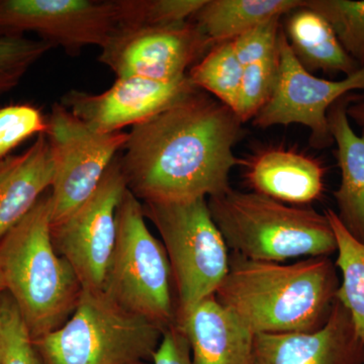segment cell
<instances>
[{
	"mask_svg": "<svg viewBox=\"0 0 364 364\" xmlns=\"http://www.w3.org/2000/svg\"><path fill=\"white\" fill-rule=\"evenodd\" d=\"M339 286L328 256L284 264L233 252L215 296L255 335L313 332L327 322Z\"/></svg>",
	"mask_w": 364,
	"mask_h": 364,
	"instance_id": "2",
	"label": "cell"
},
{
	"mask_svg": "<svg viewBox=\"0 0 364 364\" xmlns=\"http://www.w3.org/2000/svg\"><path fill=\"white\" fill-rule=\"evenodd\" d=\"M286 37L291 51L306 71L350 76L361 68L347 54L331 25L308 7L291 11Z\"/></svg>",
	"mask_w": 364,
	"mask_h": 364,
	"instance_id": "19",
	"label": "cell"
},
{
	"mask_svg": "<svg viewBox=\"0 0 364 364\" xmlns=\"http://www.w3.org/2000/svg\"><path fill=\"white\" fill-rule=\"evenodd\" d=\"M208 205L228 248L247 259L284 262L337 251L327 217L313 208L287 205L232 188L208 198Z\"/></svg>",
	"mask_w": 364,
	"mask_h": 364,
	"instance_id": "4",
	"label": "cell"
},
{
	"mask_svg": "<svg viewBox=\"0 0 364 364\" xmlns=\"http://www.w3.org/2000/svg\"><path fill=\"white\" fill-rule=\"evenodd\" d=\"M51 217L47 191L0 240V275L33 339L65 324L82 294L75 272L54 247Z\"/></svg>",
	"mask_w": 364,
	"mask_h": 364,
	"instance_id": "3",
	"label": "cell"
},
{
	"mask_svg": "<svg viewBox=\"0 0 364 364\" xmlns=\"http://www.w3.org/2000/svg\"><path fill=\"white\" fill-rule=\"evenodd\" d=\"M152 364H193L191 346L178 325L170 326L153 355Z\"/></svg>",
	"mask_w": 364,
	"mask_h": 364,
	"instance_id": "30",
	"label": "cell"
},
{
	"mask_svg": "<svg viewBox=\"0 0 364 364\" xmlns=\"http://www.w3.org/2000/svg\"><path fill=\"white\" fill-rule=\"evenodd\" d=\"M325 215L336 238V265L342 272L336 299L348 311L364 350V243L349 233L336 212L328 208Z\"/></svg>",
	"mask_w": 364,
	"mask_h": 364,
	"instance_id": "21",
	"label": "cell"
},
{
	"mask_svg": "<svg viewBox=\"0 0 364 364\" xmlns=\"http://www.w3.org/2000/svg\"><path fill=\"white\" fill-rule=\"evenodd\" d=\"M347 116L364 132V95H356L347 107Z\"/></svg>",
	"mask_w": 364,
	"mask_h": 364,
	"instance_id": "31",
	"label": "cell"
},
{
	"mask_svg": "<svg viewBox=\"0 0 364 364\" xmlns=\"http://www.w3.org/2000/svg\"><path fill=\"white\" fill-rule=\"evenodd\" d=\"M53 179L54 167L45 134L21 154L0 159V240L51 189Z\"/></svg>",
	"mask_w": 364,
	"mask_h": 364,
	"instance_id": "17",
	"label": "cell"
},
{
	"mask_svg": "<svg viewBox=\"0 0 364 364\" xmlns=\"http://www.w3.org/2000/svg\"><path fill=\"white\" fill-rule=\"evenodd\" d=\"M279 73L267 104L252 119L258 128L301 124L311 130V145L317 149L330 147L328 112L335 102L354 90L364 91V66L339 81L316 77L294 56L284 30L279 38Z\"/></svg>",
	"mask_w": 364,
	"mask_h": 364,
	"instance_id": "11",
	"label": "cell"
},
{
	"mask_svg": "<svg viewBox=\"0 0 364 364\" xmlns=\"http://www.w3.org/2000/svg\"><path fill=\"white\" fill-rule=\"evenodd\" d=\"M358 95L340 98L328 112L330 132L336 143L341 181L334 198L338 218L349 233L364 243V132L358 136L352 129L347 107Z\"/></svg>",
	"mask_w": 364,
	"mask_h": 364,
	"instance_id": "18",
	"label": "cell"
},
{
	"mask_svg": "<svg viewBox=\"0 0 364 364\" xmlns=\"http://www.w3.org/2000/svg\"><path fill=\"white\" fill-rule=\"evenodd\" d=\"M164 331L105 293L82 291L65 324L33 342L42 364H139L152 361Z\"/></svg>",
	"mask_w": 364,
	"mask_h": 364,
	"instance_id": "5",
	"label": "cell"
},
{
	"mask_svg": "<svg viewBox=\"0 0 364 364\" xmlns=\"http://www.w3.org/2000/svg\"><path fill=\"white\" fill-rule=\"evenodd\" d=\"M53 48L43 40L0 36V95L13 90L31 67Z\"/></svg>",
	"mask_w": 364,
	"mask_h": 364,
	"instance_id": "27",
	"label": "cell"
},
{
	"mask_svg": "<svg viewBox=\"0 0 364 364\" xmlns=\"http://www.w3.org/2000/svg\"><path fill=\"white\" fill-rule=\"evenodd\" d=\"M237 114L198 90L129 133L119 157L127 188L142 203L186 202L222 195L242 159L233 148Z\"/></svg>",
	"mask_w": 364,
	"mask_h": 364,
	"instance_id": "1",
	"label": "cell"
},
{
	"mask_svg": "<svg viewBox=\"0 0 364 364\" xmlns=\"http://www.w3.org/2000/svg\"><path fill=\"white\" fill-rule=\"evenodd\" d=\"M279 53L272 58L243 67L235 114L242 123L251 121L272 97L279 73Z\"/></svg>",
	"mask_w": 364,
	"mask_h": 364,
	"instance_id": "25",
	"label": "cell"
},
{
	"mask_svg": "<svg viewBox=\"0 0 364 364\" xmlns=\"http://www.w3.org/2000/svg\"><path fill=\"white\" fill-rule=\"evenodd\" d=\"M303 6L305 0H207L193 18L208 39L218 44Z\"/></svg>",
	"mask_w": 364,
	"mask_h": 364,
	"instance_id": "20",
	"label": "cell"
},
{
	"mask_svg": "<svg viewBox=\"0 0 364 364\" xmlns=\"http://www.w3.org/2000/svg\"><path fill=\"white\" fill-rule=\"evenodd\" d=\"M0 346L2 364H42L18 306L6 291L0 294Z\"/></svg>",
	"mask_w": 364,
	"mask_h": 364,
	"instance_id": "26",
	"label": "cell"
},
{
	"mask_svg": "<svg viewBox=\"0 0 364 364\" xmlns=\"http://www.w3.org/2000/svg\"><path fill=\"white\" fill-rule=\"evenodd\" d=\"M47 126V119L33 105H9L0 109V159L30 136L45 134Z\"/></svg>",
	"mask_w": 364,
	"mask_h": 364,
	"instance_id": "28",
	"label": "cell"
},
{
	"mask_svg": "<svg viewBox=\"0 0 364 364\" xmlns=\"http://www.w3.org/2000/svg\"><path fill=\"white\" fill-rule=\"evenodd\" d=\"M127 189L119 157L95 193L63 221L51 225L53 244L82 291L104 293L117 239V210Z\"/></svg>",
	"mask_w": 364,
	"mask_h": 364,
	"instance_id": "9",
	"label": "cell"
},
{
	"mask_svg": "<svg viewBox=\"0 0 364 364\" xmlns=\"http://www.w3.org/2000/svg\"><path fill=\"white\" fill-rule=\"evenodd\" d=\"M121 26L119 0H0V36L36 33L70 55L102 49Z\"/></svg>",
	"mask_w": 364,
	"mask_h": 364,
	"instance_id": "10",
	"label": "cell"
},
{
	"mask_svg": "<svg viewBox=\"0 0 364 364\" xmlns=\"http://www.w3.org/2000/svg\"><path fill=\"white\" fill-rule=\"evenodd\" d=\"M244 179L253 193L293 205L318 200L326 168L320 160L291 148H261L242 159Z\"/></svg>",
	"mask_w": 364,
	"mask_h": 364,
	"instance_id": "15",
	"label": "cell"
},
{
	"mask_svg": "<svg viewBox=\"0 0 364 364\" xmlns=\"http://www.w3.org/2000/svg\"><path fill=\"white\" fill-rule=\"evenodd\" d=\"M143 203L128 188L117 210V239L104 293L124 310L166 330L176 322L168 256L145 222Z\"/></svg>",
	"mask_w": 364,
	"mask_h": 364,
	"instance_id": "6",
	"label": "cell"
},
{
	"mask_svg": "<svg viewBox=\"0 0 364 364\" xmlns=\"http://www.w3.org/2000/svg\"><path fill=\"white\" fill-rule=\"evenodd\" d=\"M6 291V287H4V280H2L1 275H0V294Z\"/></svg>",
	"mask_w": 364,
	"mask_h": 364,
	"instance_id": "32",
	"label": "cell"
},
{
	"mask_svg": "<svg viewBox=\"0 0 364 364\" xmlns=\"http://www.w3.org/2000/svg\"><path fill=\"white\" fill-rule=\"evenodd\" d=\"M47 136L54 167L51 225L63 221L95 193L109 165L124 150L129 133H100L61 102L53 105Z\"/></svg>",
	"mask_w": 364,
	"mask_h": 364,
	"instance_id": "8",
	"label": "cell"
},
{
	"mask_svg": "<svg viewBox=\"0 0 364 364\" xmlns=\"http://www.w3.org/2000/svg\"><path fill=\"white\" fill-rule=\"evenodd\" d=\"M242 74L243 66L237 58L233 41H227L213 46L212 49L191 67L188 75L196 87L214 95L234 112Z\"/></svg>",
	"mask_w": 364,
	"mask_h": 364,
	"instance_id": "22",
	"label": "cell"
},
{
	"mask_svg": "<svg viewBox=\"0 0 364 364\" xmlns=\"http://www.w3.org/2000/svg\"><path fill=\"white\" fill-rule=\"evenodd\" d=\"M254 364H364V350L348 311L336 299L316 331L256 334Z\"/></svg>",
	"mask_w": 364,
	"mask_h": 364,
	"instance_id": "14",
	"label": "cell"
},
{
	"mask_svg": "<svg viewBox=\"0 0 364 364\" xmlns=\"http://www.w3.org/2000/svg\"><path fill=\"white\" fill-rule=\"evenodd\" d=\"M143 210L168 256L178 321L221 287L229 272L228 246L210 215L208 198L143 203Z\"/></svg>",
	"mask_w": 364,
	"mask_h": 364,
	"instance_id": "7",
	"label": "cell"
},
{
	"mask_svg": "<svg viewBox=\"0 0 364 364\" xmlns=\"http://www.w3.org/2000/svg\"><path fill=\"white\" fill-rule=\"evenodd\" d=\"M212 42L195 21L178 26L121 28L102 49L98 61L119 77L172 81L188 75Z\"/></svg>",
	"mask_w": 364,
	"mask_h": 364,
	"instance_id": "12",
	"label": "cell"
},
{
	"mask_svg": "<svg viewBox=\"0 0 364 364\" xmlns=\"http://www.w3.org/2000/svg\"><path fill=\"white\" fill-rule=\"evenodd\" d=\"M0 364H2L1 346H0Z\"/></svg>",
	"mask_w": 364,
	"mask_h": 364,
	"instance_id": "33",
	"label": "cell"
},
{
	"mask_svg": "<svg viewBox=\"0 0 364 364\" xmlns=\"http://www.w3.org/2000/svg\"><path fill=\"white\" fill-rule=\"evenodd\" d=\"M196 90L188 75L172 81L124 76L97 95L70 90L61 104L93 130L114 133L152 119Z\"/></svg>",
	"mask_w": 364,
	"mask_h": 364,
	"instance_id": "13",
	"label": "cell"
},
{
	"mask_svg": "<svg viewBox=\"0 0 364 364\" xmlns=\"http://www.w3.org/2000/svg\"><path fill=\"white\" fill-rule=\"evenodd\" d=\"M176 324L188 339L193 364H254L255 334L215 296L203 299Z\"/></svg>",
	"mask_w": 364,
	"mask_h": 364,
	"instance_id": "16",
	"label": "cell"
},
{
	"mask_svg": "<svg viewBox=\"0 0 364 364\" xmlns=\"http://www.w3.org/2000/svg\"><path fill=\"white\" fill-rule=\"evenodd\" d=\"M207 0H119L122 26H170L188 23Z\"/></svg>",
	"mask_w": 364,
	"mask_h": 364,
	"instance_id": "24",
	"label": "cell"
},
{
	"mask_svg": "<svg viewBox=\"0 0 364 364\" xmlns=\"http://www.w3.org/2000/svg\"><path fill=\"white\" fill-rule=\"evenodd\" d=\"M139 364H151L149 363H139Z\"/></svg>",
	"mask_w": 364,
	"mask_h": 364,
	"instance_id": "34",
	"label": "cell"
},
{
	"mask_svg": "<svg viewBox=\"0 0 364 364\" xmlns=\"http://www.w3.org/2000/svg\"><path fill=\"white\" fill-rule=\"evenodd\" d=\"M280 18H274L251 28L233 40L235 53L242 66L272 58L279 53Z\"/></svg>",
	"mask_w": 364,
	"mask_h": 364,
	"instance_id": "29",
	"label": "cell"
},
{
	"mask_svg": "<svg viewBox=\"0 0 364 364\" xmlns=\"http://www.w3.org/2000/svg\"><path fill=\"white\" fill-rule=\"evenodd\" d=\"M331 25L347 54L364 66V0H305Z\"/></svg>",
	"mask_w": 364,
	"mask_h": 364,
	"instance_id": "23",
	"label": "cell"
}]
</instances>
